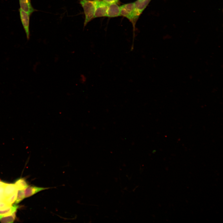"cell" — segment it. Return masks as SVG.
<instances>
[{
	"instance_id": "cell-1",
	"label": "cell",
	"mask_w": 223,
	"mask_h": 223,
	"mask_svg": "<svg viewBox=\"0 0 223 223\" xmlns=\"http://www.w3.org/2000/svg\"><path fill=\"white\" fill-rule=\"evenodd\" d=\"M80 3L82 6L85 15L84 26L94 18L95 5L94 0H81Z\"/></svg>"
},
{
	"instance_id": "cell-2",
	"label": "cell",
	"mask_w": 223,
	"mask_h": 223,
	"mask_svg": "<svg viewBox=\"0 0 223 223\" xmlns=\"http://www.w3.org/2000/svg\"><path fill=\"white\" fill-rule=\"evenodd\" d=\"M120 15L126 17L133 24L139 15L137 12L134 2L123 5L120 7Z\"/></svg>"
},
{
	"instance_id": "cell-3",
	"label": "cell",
	"mask_w": 223,
	"mask_h": 223,
	"mask_svg": "<svg viewBox=\"0 0 223 223\" xmlns=\"http://www.w3.org/2000/svg\"><path fill=\"white\" fill-rule=\"evenodd\" d=\"M20 18L27 39L30 38L29 22L30 14L20 9H19Z\"/></svg>"
},
{
	"instance_id": "cell-4",
	"label": "cell",
	"mask_w": 223,
	"mask_h": 223,
	"mask_svg": "<svg viewBox=\"0 0 223 223\" xmlns=\"http://www.w3.org/2000/svg\"><path fill=\"white\" fill-rule=\"evenodd\" d=\"M95 11L94 18L106 16L108 4L103 1L94 0Z\"/></svg>"
},
{
	"instance_id": "cell-5",
	"label": "cell",
	"mask_w": 223,
	"mask_h": 223,
	"mask_svg": "<svg viewBox=\"0 0 223 223\" xmlns=\"http://www.w3.org/2000/svg\"><path fill=\"white\" fill-rule=\"evenodd\" d=\"M54 187H39L35 186H28L24 189L25 197H30L36 193L44 190L49 189Z\"/></svg>"
},
{
	"instance_id": "cell-6",
	"label": "cell",
	"mask_w": 223,
	"mask_h": 223,
	"mask_svg": "<svg viewBox=\"0 0 223 223\" xmlns=\"http://www.w3.org/2000/svg\"><path fill=\"white\" fill-rule=\"evenodd\" d=\"M120 15V7L116 3L108 5L106 16L112 17L118 16Z\"/></svg>"
},
{
	"instance_id": "cell-7",
	"label": "cell",
	"mask_w": 223,
	"mask_h": 223,
	"mask_svg": "<svg viewBox=\"0 0 223 223\" xmlns=\"http://www.w3.org/2000/svg\"><path fill=\"white\" fill-rule=\"evenodd\" d=\"M20 8L25 12L31 15L35 11L33 7L30 0H19Z\"/></svg>"
},
{
	"instance_id": "cell-8",
	"label": "cell",
	"mask_w": 223,
	"mask_h": 223,
	"mask_svg": "<svg viewBox=\"0 0 223 223\" xmlns=\"http://www.w3.org/2000/svg\"><path fill=\"white\" fill-rule=\"evenodd\" d=\"M151 0H137L134 2L135 7L140 15L149 4Z\"/></svg>"
},
{
	"instance_id": "cell-9",
	"label": "cell",
	"mask_w": 223,
	"mask_h": 223,
	"mask_svg": "<svg viewBox=\"0 0 223 223\" xmlns=\"http://www.w3.org/2000/svg\"><path fill=\"white\" fill-rule=\"evenodd\" d=\"M17 190L18 189L14 184L6 183L4 185V195L6 198L8 197Z\"/></svg>"
},
{
	"instance_id": "cell-10",
	"label": "cell",
	"mask_w": 223,
	"mask_h": 223,
	"mask_svg": "<svg viewBox=\"0 0 223 223\" xmlns=\"http://www.w3.org/2000/svg\"><path fill=\"white\" fill-rule=\"evenodd\" d=\"M19 206L16 204H14L5 209L0 210V216H4L11 215L16 212Z\"/></svg>"
},
{
	"instance_id": "cell-11",
	"label": "cell",
	"mask_w": 223,
	"mask_h": 223,
	"mask_svg": "<svg viewBox=\"0 0 223 223\" xmlns=\"http://www.w3.org/2000/svg\"><path fill=\"white\" fill-rule=\"evenodd\" d=\"M14 184L18 190H24L29 186L25 179L23 178L17 179Z\"/></svg>"
},
{
	"instance_id": "cell-12",
	"label": "cell",
	"mask_w": 223,
	"mask_h": 223,
	"mask_svg": "<svg viewBox=\"0 0 223 223\" xmlns=\"http://www.w3.org/2000/svg\"><path fill=\"white\" fill-rule=\"evenodd\" d=\"M16 212L12 214L6 216H0V221L2 223H12L14 221L15 218Z\"/></svg>"
},
{
	"instance_id": "cell-13",
	"label": "cell",
	"mask_w": 223,
	"mask_h": 223,
	"mask_svg": "<svg viewBox=\"0 0 223 223\" xmlns=\"http://www.w3.org/2000/svg\"><path fill=\"white\" fill-rule=\"evenodd\" d=\"M17 190L11 195L6 197L4 201L8 204L11 206L15 201L17 197Z\"/></svg>"
},
{
	"instance_id": "cell-14",
	"label": "cell",
	"mask_w": 223,
	"mask_h": 223,
	"mask_svg": "<svg viewBox=\"0 0 223 223\" xmlns=\"http://www.w3.org/2000/svg\"><path fill=\"white\" fill-rule=\"evenodd\" d=\"M25 197L24 190H18L16 199L15 201V204H18Z\"/></svg>"
},
{
	"instance_id": "cell-15",
	"label": "cell",
	"mask_w": 223,
	"mask_h": 223,
	"mask_svg": "<svg viewBox=\"0 0 223 223\" xmlns=\"http://www.w3.org/2000/svg\"><path fill=\"white\" fill-rule=\"evenodd\" d=\"M10 206H11L7 204L4 201H0V210L5 209Z\"/></svg>"
},
{
	"instance_id": "cell-16",
	"label": "cell",
	"mask_w": 223,
	"mask_h": 223,
	"mask_svg": "<svg viewBox=\"0 0 223 223\" xmlns=\"http://www.w3.org/2000/svg\"><path fill=\"white\" fill-rule=\"evenodd\" d=\"M119 0H103L104 2L108 5L116 3Z\"/></svg>"
},
{
	"instance_id": "cell-17",
	"label": "cell",
	"mask_w": 223,
	"mask_h": 223,
	"mask_svg": "<svg viewBox=\"0 0 223 223\" xmlns=\"http://www.w3.org/2000/svg\"><path fill=\"white\" fill-rule=\"evenodd\" d=\"M4 186H0V195H4Z\"/></svg>"
},
{
	"instance_id": "cell-18",
	"label": "cell",
	"mask_w": 223,
	"mask_h": 223,
	"mask_svg": "<svg viewBox=\"0 0 223 223\" xmlns=\"http://www.w3.org/2000/svg\"><path fill=\"white\" fill-rule=\"evenodd\" d=\"M6 197L4 195H0V201L3 200L4 201Z\"/></svg>"
},
{
	"instance_id": "cell-19",
	"label": "cell",
	"mask_w": 223,
	"mask_h": 223,
	"mask_svg": "<svg viewBox=\"0 0 223 223\" xmlns=\"http://www.w3.org/2000/svg\"><path fill=\"white\" fill-rule=\"evenodd\" d=\"M6 183L0 180V186H4Z\"/></svg>"
}]
</instances>
